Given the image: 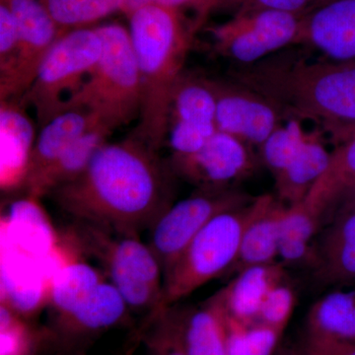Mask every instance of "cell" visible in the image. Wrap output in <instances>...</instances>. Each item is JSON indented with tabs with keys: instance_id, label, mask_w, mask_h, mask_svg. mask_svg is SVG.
I'll return each mask as SVG.
<instances>
[{
	"instance_id": "9c48e42d",
	"label": "cell",
	"mask_w": 355,
	"mask_h": 355,
	"mask_svg": "<svg viewBox=\"0 0 355 355\" xmlns=\"http://www.w3.org/2000/svg\"><path fill=\"white\" fill-rule=\"evenodd\" d=\"M304 15L272 9L233 14L230 20L209 30L214 50L237 65L256 64L296 46Z\"/></svg>"
},
{
	"instance_id": "cb8c5ba5",
	"label": "cell",
	"mask_w": 355,
	"mask_h": 355,
	"mask_svg": "<svg viewBox=\"0 0 355 355\" xmlns=\"http://www.w3.org/2000/svg\"><path fill=\"white\" fill-rule=\"evenodd\" d=\"M354 186L355 135L331 150L326 172L304 200L328 220L333 216L340 198Z\"/></svg>"
},
{
	"instance_id": "484cf974",
	"label": "cell",
	"mask_w": 355,
	"mask_h": 355,
	"mask_svg": "<svg viewBox=\"0 0 355 355\" xmlns=\"http://www.w3.org/2000/svg\"><path fill=\"white\" fill-rule=\"evenodd\" d=\"M99 270L83 261H71L51 277L48 300L58 316L64 317L92 293L106 279Z\"/></svg>"
},
{
	"instance_id": "603a6c76",
	"label": "cell",
	"mask_w": 355,
	"mask_h": 355,
	"mask_svg": "<svg viewBox=\"0 0 355 355\" xmlns=\"http://www.w3.org/2000/svg\"><path fill=\"white\" fill-rule=\"evenodd\" d=\"M305 336L355 343V289L330 292L311 306L306 317Z\"/></svg>"
},
{
	"instance_id": "4dcf8cb0",
	"label": "cell",
	"mask_w": 355,
	"mask_h": 355,
	"mask_svg": "<svg viewBox=\"0 0 355 355\" xmlns=\"http://www.w3.org/2000/svg\"><path fill=\"white\" fill-rule=\"evenodd\" d=\"M297 296L293 287L286 279L277 284L266 296L261 306L258 323L266 324L277 330L286 331L295 309Z\"/></svg>"
},
{
	"instance_id": "8fae6325",
	"label": "cell",
	"mask_w": 355,
	"mask_h": 355,
	"mask_svg": "<svg viewBox=\"0 0 355 355\" xmlns=\"http://www.w3.org/2000/svg\"><path fill=\"white\" fill-rule=\"evenodd\" d=\"M216 99L217 130L250 147L258 146L286 121L279 109L253 89L234 79L209 78Z\"/></svg>"
},
{
	"instance_id": "f35d334b",
	"label": "cell",
	"mask_w": 355,
	"mask_h": 355,
	"mask_svg": "<svg viewBox=\"0 0 355 355\" xmlns=\"http://www.w3.org/2000/svg\"><path fill=\"white\" fill-rule=\"evenodd\" d=\"M275 355H302L301 354L299 345H286V347H279Z\"/></svg>"
},
{
	"instance_id": "d6986e66",
	"label": "cell",
	"mask_w": 355,
	"mask_h": 355,
	"mask_svg": "<svg viewBox=\"0 0 355 355\" xmlns=\"http://www.w3.org/2000/svg\"><path fill=\"white\" fill-rule=\"evenodd\" d=\"M320 261L314 270L320 284L355 282V210L338 212L318 243Z\"/></svg>"
},
{
	"instance_id": "d590c367",
	"label": "cell",
	"mask_w": 355,
	"mask_h": 355,
	"mask_svg": "<svg viewBox=\"0 0 355 355\" xmlns=\"http://www.w3.org/2000/svg\"><path fill=\"white\" fill-rule=\"evenodd\" d=\"M161 314L167 324V328L163 352L159 355H187L181 342L176 310L172 309V306H170L163 310Z\"/></svg>"
},
{
	"instance_id": "5bb4252c",
	"label": "cell",
	"mask_w": 355,
	"mask_h": 355,
	"mask_svg": "<svg viewBox=\"0 0 355 355\" xmlns=\"http://www.w3.org/2000/svg\"><path fill=\"white\" fill-rule=\"evenodd\" d=\"M296 46L338 62H355V0H329L306 13Z\"/></svg>"
},
{
	"instance_id": "44dd1931",
	"label": "cell",
	"mask_w": 355,
	"mask_h": 355,
	"mask_svg": "<svg viewBox=\"0 0 355 355\" xmlns=\"http://www.w3.org/2000/svg\"><path fill=\"white\" fill-rule=\"evenodd\" d=\"M331 151L315 128L308 132L302 148L284 171L275 177L277 198L286 205L304 200L328 168Z\"/></svg>"
},
{
	"instance_id": "6da1fadb",
	"label": "cell",
	"mask_w": 355,
	"mask_h": 355,
	"mask_svg": "<svg viewBox=\"0 0 355 355\" xmlns=\"http://www.w3.org/2000/svg\"><path fill=\"white\" fill-rule=\"evenodd\" d=\"M130 135L103 144L86 169L49 195L74 220L139 236L173 205L169 164Z\"/></svg>"
},
{
	"instance_id": "4316f807",
	"label": "cell",
	"mask_w": 355,
	"mask_h": 355,
	"mask_svg": "<svg viewBox=\"0 0 355 355\" xmlns=\"http://www.w3.org/2000/svg\"><path fill=\"white\" fill-rule=\"evenodd\" d=\"M307 135L301 121L289 119L280 123L259 147L261 163L272 173L273 178L284 171L292 159L297 155Z\"/></svg>"
},
{
	"instance_id": "ffe728a7",
	"label": "cell",
	"mask_w": 355,
	"mask_h": 355,
	"mask_svg": "<svg viewBox=\"0 0 355 355\" xmlns=\"http://www.w3.org/2000/svg\"><path fill=\"white\" fill-rule=\"evenodd\" d=\"M98 123H101L90 112L83 109H69L62 112L40 128L41 132L33 147L24 187Z\"/></svg>"
},
{
	"instance_id": "2e32d148",
	"label": "cell",
	"mask_w": 355,
	"mask_h": 355,
	"mask_svg": "<svg viewBox=\"0 0 355 355\" xmlns=\"http://www.w3.org/2000/svg\"><path fill=\"white\" fill-rule=\"evenodd\" d=\"M176 314L187 355H227V312L220 289L202 305Z\"/></svg>"
},
{
	"instance_id": "74e56055",
	"label": "cell",
	"mask_w": 355,
	"mask_h": 355,
	"mask_svg": "<svg viewBox=\"0 0 355 355\" xmlns=\"http://www.w3.org/2000/svg\"><path fill=\"white\" fill-rule=\"evenodd\" d=\"M349 210H355V186L352 187V188L347 191V193L343 195V197L340 198V202L336 205L335 211H334L331 217L335 216L336 214H338V212L349 211Z\"/></svg>"
},
{
	"instance_id": "f1b7e54d",
	"label": "cell",
	"mask_w": 355,
	"mask_h": 355,
	"mask_svg": "<svg viewBox=\"0 0 355 355\" xmlns=\"http://www.w3.org/2000/svg\"><path fill=\"white\" fill-rule=\"evenodd\" d=\"M44 6L62 29L89 24L128 9V0H46Z\"/></svg>"
},
{
	"instance_id": "9a60e30c",
	"label": "cell",
	"mask_w": 355,
	"mask_h": 355,
	"mask_svg": "<svg viewBox=\"0 0 355 355\" xmlns=\"http://www.w3.org/2000/svg\"><path fill=\"white\" fill-rule=\"evenodd\" d=\"M26 108L20 98L0 103L2 190L24 186L37 139L36 127Z\"/></svg>"
},
{
	"instance_id": "7a4b0ae2",
	"label": "cell",
	"mask_w": 355,
	"mask_h": 355,
	"mask_svg": "<svg viewBox=\"0 0 355 355\" xmlns=\"http://www.w3.org/2000/svg\"><path fill=\"white\" fill-rule=\"evenodd\" d=\"M230 77L272 103L286 120L309 121L338 147L355 135V62L312 58L291 46Z\"/></svg>"
},
{
	"instance_id": "4fadbf2b",
	"label": "cell",
	"mask_w": 355,
	"mask_h": 355,
	"mask_svg": "<svg viewBox=\"0 0 355 355\" xmlns=\"http://www.w3.org/2000/svg\"><path fill=\"white\" fill-rule=\"evenodd\" d=\"M216 99L209 78L182 74L173 95L169 135L172 156L197 153L217 132Z\"/></svg>"
},
{
	"instance_id": "f546056e",
	"label": "cell",
	"mask_w": 355,
	"mask_h": 355,
	"mask_svg": "<svg viewBox=\"0 0 355 355\" xmlns=\"http://www.w3.org/2000/svg\"><path fill=\"white\" fill-rule=\"evenodd\" d=\"M324 217L305 200L287 205L282 224L279 245L313 244Z\"/></svg>"
},
{
	"instance_id": "ba28073f",
	"label": "cell",
	"mask_w": 355,
	"mask_h": 355,
	"mask_svg": "<svg viewBox=\"0 0 355 355\" xmlns=\"http://www.w3.org/2000/svg\"><path fill=\"white\" fill-rule=\"evenodd\" d=\"M254 198L233 187L198 188L190 197L173 203L149 229L147 243L160 263L163 279L191 240L221 212L246 205Z\"/></svg>"
},
{
	"instance_id": "52a82bcc",
	"label": "cell",
	"mask_w": 355,
	"mask_h": 355,
	"mask_svg": "<svg viewBox=\"0 0 355 355\" xmlns=\"http://www.w3.org/2000/svg\"><path fill=\"white\" fill-rule=\"evenodd\" d=\"M102 40L96 29H76L58 40L42 64L31 87L21 96L36 114L39 128L64 111L101 57Z\"/></svg>"
},
{
	"instance_id": "836d02e7",
	"label": "cell",
	"mask_w": 355,
	"mask_h": 355,
	"mask_svg": "<svg viewBox=\"0 0 355 355\" xmlns=\"http://www.w3.org/2000/svg\"><path fill=\"white\" fill-rule=\"evenodd\" d=\"M17 22L6 1L0 6V79L4 78L12 67L17 50Z\"/></svg>"
},
{
	"instance_id": "1f68e13d",
	"label": "cell",
	"mask_w": 355,
	"mask_h": 355,
	"mask_svg": "<svg viewBox=\"0 0 355 355\" xmlns=\"http://www.w3.org/2000/svg\"><path fill=\"white\" fill-rule=\"evenodd\" d=\"M327 1L329 0H207L203 18L211 9L218 7L231 9L234 14L260 9L306 14Z\"/></svg>"
},
{
	"instance_id": "8d00e7d4",
	"label": "cell",
	"mask_w": 355,
	"mask_h": 355,
	"mask_svg": "<svg viewBox=\"0 0 355 355\" xmlns=\"http://www.w3.org/2000/svg\"><path fill=\"white\" fill-rule=\"evenodd\" d=\"M148 4L167 7V8L176 9V10H179L182 7H195L198 10V25H200L203 19L207 0H128V10L132 11L137 7L148 6Z\"/></svg>"
},
{
	"instance_id": "8992f818",
	"label": "cell",
	"mask_w": 355,
	"mask_h": 355,
	"mask_svg": "<svg viewBox=\"0 0 355 355\" xmlns=\"http://www.w3.org/2000/svg\"><path fill=\"white\" fill-rule=\"evenodd\" d=\"M260 202V197L254 198L246 205L221 212L191 240L163 279L158 313L207 282L227 275L237 260L245 229L258 211Z\"/></svg>"
},
{
	"instance_id": "3957f363",
	"label": "cell",
	"mask_w": 355,
	"mask_h": 355,
	"mask_svg": "<svg viewBox=\"0 0 355 355\" xmlns=\"http://www.w3.org/2000/svg\"><path fill=\"white\" fill-rule=\"evenodd\" d=\"M128 32L141 88L139 125L132 135L158 151L169 132L173 95L193 29L184 26L179 10L148 4L130 11Z\"/></svg>"
},
{
	"instance_id": "e575fe53",
	"label": "cell",
	"mask_w": 355,
	"mask_h": 355,
	"mask_svg": "<svg viewBox=\"0 0 355 355\" xmlns=\"http://www.w3.org/2000/svg\"><path fill=\"white\" fill-rule=\"evenodd\" d=\"M298 345L302 355H355V343L316 340L304 336Z\"/></svg>"
},
{
	"instance_id": "83f0119b",
	"label": "cell",
	"mask_w": 355,
	"mask_h": 355,
	"mask_svg": "<svg viewBox=\"0 0 355 355\" xmlns=\"http://www.w3.org/2000/svg\"><path fill=\"white\" fill-rule=\"evenodd\" d=\"M284 333L261 323H240L227 314V355H275Z\"/></svg>"
},
{
	"instance_id": "277c9868",
	"label": "cell",
	"mask_w": 355,
	"mask_h": 355,
	"mask_svg": "<svg viewBox=\"0 0 355 355\" xmlns=\"http://www.w3.org/2000/svg\"><path fill=\"white\" fill-rule=\"evenodd\" d=\"M96 30L102 40L101 57L80 88L65 101L64 111L86 110L114 130L139 116V67L125 27L108 24Z\"/></svg>"
},
{
	"instance_id": "7c38bea8",
	"label": "cell",
	"mask_w": 355,
	"mask_h": 355,
	"mask_svg": "<svg viewBox=\"0 0 355 355\" xmlns=\"http://www.w3.org/2000/svg\"><path fill=\"white\" fill-rule=\"evenodd\" d=\"M169 165L174 175L197 188H226L252 174L257 160L251 147L217 130L197 153L171 156Z\"/></svg>"
},
{
	"instance_id": "30bf717a",
	"label": "cell",
	"mask_w": 355,
	"mask_h": 355,
	"mask_svg": "<svg viewBox=\"0 0 355 355\" xmlns=\"http://www.w3.org/2000/svg\"><path fill=\"white\" fill-rule=\"evenodd\" d=\"M17 22L19 39L10 71L0 79V101L20 98L38 74L49 51L67 32L38 0H4Z\"/></svg>"
},
{
	"instance_id": "e0dca14e",
	"label": "cell",
	"mask_w": 355,
	"mask_h": 355,
	"mask_svg": "<svg viewBox=\"0 0 355 355\" xmlns=\"http://www.w3.org/2000/svg\"><path fill=\"white\" fill-rule=\"evenodd\" d=\"M286 266L277 261L250 266L238 272L220 289L228 316L243 324L258 323L266 296L286 279Z\"/></svg>"
},
{
	"instance_id": "ac0fdd59",
	"label": "cell",
	"mask_w": 355,
	"mask_h": 355,
	"mask_svg": "<svg viewBox=\"0 0 355 355\" xmlns=\"http://www.w3.org/2000/svg\"><path fill=\"white\" fill-rule=\"evenodd\" d=\"M260 198V207L245 229L237 260L229 270L228 277L250 266L279 261L282 219L287 205L270 195Z\"/></svg>"
},
{
	"instance_id": "5b68a950",
	"label": "cell",
	"mask_w": 355,
	"mask_h": 355,
	"mask_svg": "<svg viewBox=\"0 0 355 355\" xmlns=\"http://www.w3.org/2000/svg\"><path fill=\"white\" fill-rule=\"evenodd\" d=\"M74 221L67 231L70 241L101 263L128 307L158 313L163 272L148 245L139 236L120 234L89 222Z\"/></svg>"
},
{
	"instance_id": "d6a6232c",
	"label": "cell",
	"mask_w": 355,
	"mask_h": 355,
	"mask_svg": "<svg viewBox=\"0 0 355 355\" xmlns=\"http://www.w3.org/2000/svg\"><path fill=\"white\" fill-rule=\"evenodd\" d=\"M27 334L14 308L2 301L0 309V355H23L27 349Z\"/></svg>"
},
{
	"instance_id": "7402d4cb",
	"label": "cell",
	"mask_w": 355,
	"mask_h": 355,
	"mask_svg": "<svg viewBox=\"0 0 355 355\" xmlns=\"http://www.w3.org/2000/svg\"><path fill=\"white\" fill-rule=\"evenodd\" d=\"M113 130L98 123L71 144L25 188L31 198L49 195L58 187L69 183L86 169L98 149L106 144Z\"/></svg>"
},
{
	"instance_id": "d4e9b609",
	"label": "cell",
	"mask_w": 355,
	"mask_h": 355,
	"mask_svg": "<svg viewBox=\"0 0 355 355\" xmlns=\"http://www.w3.org/2000/svg\"><path fill=\"white\" fill-rule=\"evenodd\" d=\"M128 308L120 291L105 279L85 300L60 319L70 328L96 331L118 324L127 315Z\"/></svg>"
}]
</instances>
